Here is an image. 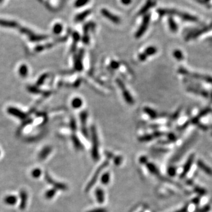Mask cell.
I'll list each match as a JSON object with an SVG mask.
<instances>
[{
  "label": "cell",
  "mask_w": 212,
  "mask_h": 212,
  "mask_svg": "<svg viewBox=\"0 0 212 212\" xmlns=\"http://www.w3.org/2000/svg\"><path fill=\"white\" fill-rule=\"evenodd\" d=\"M158 12L160 15L161 16H163V15H167V14H172V15H176L177 16L180 17L183 19L187 20V21H196L197 19L192 16L187 14H184V13H182L178 11H176L175 10H170V9H158Z\"/></svg>",
  "instance_id": "cell-1"
},
{
  "label": "cell",
  "mask_w": 212,
  "mask_h": 212,
  "mask_svg": "<svg viewBox=\"0 0 212 212\" xmlns=\"http://www.w3.org/2000/svg\"><path fill=\"white\" fill-rule=\"evenodd\" d=\"M92 136V156L94 159L97 160L99 158V140L96 129L95 127L92 126L91 129Z\"/></svg>",
  "instance_id": "cell-2"
},
{
  "label": "cell",
  "mask_w": 212,
  "mask_h": 212,
  "mask_svg": "<svg viewBox=\"0 0 212 212\" xmlns=\"http://www.w3.org/2000/svg\"><path fill=\"white\" fill-rule=\"evenodd\" d=\"M116 82L119 85L120 89L122 91L123 97H124V100H126V102L128 103L130 105L133 104L134 102V99H133V97L131 96V94H130L129 92L128 91V90L126 89L125 84L121 81V80H120V78H117L116 80Z\"/></svg>",
  "instance_id": "cell-3"
},
{
  "label": "cell",
  "mask_w": 212,
  "mask_h": 212,
  "mask_svg": "<svg viewBox=\"0 0 212 212\" xmlns=\"http://www.w3.org/2000/svg\"><path fill=\"white\" fill-rule=\"evenodd\" d=\"M150 14H147L144 17L142 23L138 28V31L136 32L135 34V37L136 38H139L144 34V33L148 29V26L150 23Z\"/></svg>",
  "instance_id": "cell-4"
},
{
  "label": "cell",
  "mask_w": 212,
  "mask_h": 212,
  "mask_svg": "<svg viewBox=\"0 0 212 212\" xmlns=\"http://www.w3.org/2000/svg\"><path fill=\"white\" fill-rule=\"evenodd\" d=\"M7 112L9 114H11L13 116H15L21 120H24L27 117V115L26 113L19 110L17 108L14 107H9L7 109Z\"/></svg>",
  "instance_id": "cell-5"
},
{
  "label": "cell",
  "mask_w": 212,
  "mask_h": 212,
  "mask_svg": "<svg viewBox=\"0 0 212 212\" xmlns=\"http://www.w3.org/2000/svg\"><path fill=\"white\" fill-rule=\"evenodd\" d=\"M101 13L102 15L106 18L109 19L111 22L115 24H119L120 23V19L117 16L111 13L110 11L106 9H103L101 10Z\"/></svg>",
  "instance_id": "cell-6"
},
{
  "label": "cell",
  "mask_w": 212,
  "mask_h": 212,
  "mask_svg": "<svg viewBox=\"0 0 212 212\" xmlns=\"http://www.w3.org/2000/svg\"><path fill=\"white\" fill-rule=\"evenodd\" d=\"M87 116H88V114L86 111H83L80 114V121L82 123V131L83 135L85 137H89L88 131L86 129V122L87 120Z\"/></svg>",
  "instance_id": "cell-7"
},
{
  "label": "cell",
  "mask_w": 212,
  "mask_h": 212,
  "mask_svg": "<svg viewBox=\"0 0 212 212\" xmlns=\"http://www.w3.org/2000/svg\"><path fill=\"white\" fill-rule=\"evenodd\" d=\"M107 165H108V162H106L103 163L102 165L99 167V168L97 169V170L96 172L94 175L92 177V180L90 181V182L89 183V184L87 186V187H86V191H87V190H89V189H90V188L92 187V186L94 185V184L96 183V182L97 181V178H98V176L99 175V174L100 173V172H102V169H103L104 167H106Z\"/></svg>",
  "instance_id": "cell-8"
},
{
  "label": "cell",
  "mask_w": 212,
  "mask_h": 212,
  "mask_svg": "<svg viewBox=\"0 0 212 212\" xmlns=\"http://www.w3.org/2000/svg\"><path fill=\"white\" fill-rule=\"evenodd\" d=\"M83 50H81L78 55H76L74 58V67L75 69L78 71H81L83 70Z\"/></svg>",
  "instance_id": "cell-9"
},
{
  "label": "cell",
  "mask_w": 212,
  "mask_h": 212,
  "mask_svg": "<svg viewBox=\"0 0 212 212\" xmlns=\"http://www.w3.org/2000/svg\"><path fill=\"white\" fill-rule=\"evenodd\" d=\"M95 25L94 23H87L84 26V36L83 37V43L85 44H88L89 41H90V38L89 36V30L93 28L94 27Z\"/></svg>",
  "instance_id": "cell-10"
},
{
  "label": "cell",
  "mask_w": 212,
  "mask_h": 212,
  "mask_svg": "<svg viewBox=\"0 0 212 212\" xmlns=\"http://www.w3.org/2000/svg\"><path fill=\"white\" fill-rule=\"evenodd\" d=\"M45 179H46L47 182L49 184L53 185L54 186L55 189H59V190H64L67 188V187L64 185H63V184H61V183H57V182L56 183L55 182H54L51 179V177L50 176V175L48 173H46V176H45Z\"/></svg>",
  "instance_id": "cell-11"
},
{
  "label": "cell",
  "mask_w": 212,
  "mask_h": 212,
  "mask_svg": "<svg viewBox=\"0 0 212 212\" xmlns=\"http://www.w3.org/2000/svg\"><path fill=\"white\" fill-rule=\"evenodd\" d=\"M0 26L7 28H19V23L15 21L0 19Z\"/></svg>",
  "instance_id": "cell-12"
},
{
  "label": "cell",
  "mask_w": 212,
  "mask_h": 212,
  "mask_svg": "<svg viewBox=\"0 0 212 212\" xmlns=\"http://www.w3.org/2000/svg\"><path fill=\"white\" fill-rule=\"evenodd\" d=\"M19 196L21 199V203L19 204V209L23 210L26 209L27 206L28 199L27 193L25 190H23L20 192Z\"/></svg>",
  "instance_id": "cell-13"
},
{
  "label": "cell",
  "mask_w": 212,
  "mask_h": 212,
  "mask_svg": "<svg viewBox=\"0 0 212 212\" xmlns=\"http://www.w3.org/2000/svg\"><path fill=\"white\" fill-rule=\"evenodd\" d=\"M92 12L91 9H87L84 11H83L81 13L78 14L75 17V21L76 22H81L83 21L84 19H85L88 16H89Z\"/></svg>",
  "instance_id": "cell-14"
},
{
  "label": "cell",
  "mask_w": 212,
  "mask_h": 212,
  "mask_svg": "<svg viewBox=\"0 0 212 212\" xmlns=\"http://www.w3.org/2000/svg\"><path fill=\"white\" fill-rule=\"evenodd\" d=\"M73 44L71 46V52L73 53L76 49V47H77V44L78 42L80 40V36L77 32H74L73 33Z\"/></svg>",
  "instance_id": "cell-15"
},
{
  "label": "cell",
  "mask_w": 212,
  "mask_h": 212,
  "mask_svg": "<svg viewBox=\"0 0 212 212\" xmlns=\"http://www.w3.org/2000/svg\"><path fill=\"white\" fill-rule=\"evenodd\" d=\"M4 202L9 205H14L17 202V197L14 195L7 196L4 199Z\"/></svg>",
  "instance_id": "cell-16"
},
{
  "label": "cell",
  "mask_w": 212,
  "mask_h": 212,
  "mask_svg": "<svg viewBox=\"0 0 212 212\" xmlns=\"http://www.w3.org/2000/svg\"><path fill=\"white\" fill-rule=\"evenodd\" d=\"M51 148L50 147H48V146L45 147L40 153L39 158L40 160L45 159L49 155V154L51 153Z\"/></svg>",
  "instance_id": "cell-17"
},
{
  "label": "cell",
  "mask_w": 212,
  "mask_h": 212,
  "mask_svg": "<svg viewBox=\"0 0 212 212\" xmlns=\"http://www.w3.org/2000/svg\"><path fill=\"white\" fill-rule=\"evenodd\" d=\"M154 4H155V3L153 2L152 0H148L146 4L142 7L141 9H140L139 14H143L146 13L150 8L152 7L154 5Z\"/></svg>",
  "instance_id": "cell-18"
},
{
  "label": "cell",
  "mask_w": 212,
  "mask_h": 212,
  "mask_svg": "<svg viewBox=\"0 0 212 212\" xmlns=\"http://www.w3.org/2000/svg\"><path fill=\"white\" fill-rule=\"evenodd\" d=\"M96 196L99 203H102L104 201V193L100 188H98L96 190Z\"/></svg>",
  "instance_id": "cell-19"
},
{
  "label": "cell",
  "mask_w": 212,
  "mask_h": 212,
  "mask_svg": "<svg viewBox=\"0 0 212 212\" xmlns=\"http://www.w3.org/2000/svg\"><path fill=\"white\" fill-rule=\"evenodd\" d=\"M47 38H48V36H45V35H37V34H34L32 36H31L29 38V40L33 42H38V41L46 40Z\"/></svg>",
  "instance_id": "cell-20"
},
{
  "label": "cell",
  "mask_w": 212,
  "mask_h": 212,
  "mask_svg": "<svg viewBox=\"0 0 212 212\" xmlns=\"http://www.w3.org/2000/svg\"><path fill=\"white\" fill-rule=\"evenodd\" d=\"M144 111L146 113L148 114L151 119H155L157 118V114L156 111H155L154 110L149 108V107H144Z\"/></svg>",
  "instance_id": "cell-21"
},
{
  "label": "cell",
  "mask_w": 212,
  "mask_h": 212,
  "mask_svg": "<svg viewBox=\"0 0 212 212\" xmlns=\"http://www.w3.org/2000/svg\"><path fill=\"white\" fill-rule=\"evenodd\" d=\"M82 104H83L82 100L80 98H78V97L74 98V99L73 100L72 102H71L72 107L74 109H79L80 107H81L82 106Z\"/></svg>",
  "instance_id": "cell-22"
},
{
  "label": "cell",
  "mask_w": 212,
  "mask_h": 212,
  "mask_svg": "<svg viewBox=\"0 0 212 212\" xmlns=\"http://www.w3.org/2000/svg\"><path fill=\"white\" fill-rule=\"evenodd\" d=\"M18 28H19V31H20L21 33L27 36L28 38L32 36L34 34L31 30L28 29L27 28L19 26Z\"/></svg>",
  "instance_id": "cell-23"
},
{
  "label": "cell",
  "mask_w": 212,
  "mask_h": 212,
  "mask_svg": "<svg viewBox=\"0 0 212 212\" xmlns=\"http://www.w3.org/2000/svg\"><path fill=\"white\" fill-rule=\"evenodd\" d=\"M19 73L22 77H26L27 76L28 70L26 65L23 64L21 65L19 68Z\"/></svg>",
  "instance_id": "cell-24"
},
{
  "label": "cell",
  "mask_w": 212,
  "mask_h": 212,
  "mask_svg": "<svg viewBox=\"0 0 212 212\" xmlns=\"http://www.w3.org/2000/svg\"><path fill=\"white\" fill-rule=\"evenodd\" d=\"M157 48L153 46L148 47L144 51V54L147 57L150 55H154L157 53Z\"/></svg>",
  "instance_id": "cell-25"
},
{
  "label": "cell",
  "mask_w": 212,
  "mask_h": 212,
  "mask_svg": "<svg viewBox=\"0 0 212 212\" xmlns=\"http://www.w3.org/2000/svg\"><path fill=\"white\" fill-rule=\"evenodd\" d=\"M193 156H191V157L189 158V159L188 160L187 162L186 163V165L185 166V168H184V170H183V172L182 173V176H184L186 175V174L187 173V172L189 170L190 167H191V165L192 163V162H193Z\"/></svg>",
  "instance_id": "cell-26"
},
{
  "label": "cell",
  "mask_w": 212,
  "mask_h": 212,
  "mask_svg": "<svg viewBox=\"0 0 212 212\" xmlns=\"http://www.w3.org/2000/svg\"><path fill=\"white\" fill-rule=\"evenodd\" d=\"M71 138H72V140H73L75 148H77V149L82 148L83 146H82L81 142L79 141L78 138H77V137L75 135H73Z\"/></svg>",
  "instance_id": "cell-27"
},
{
  "label": "cell",
  "mask_w": 212,
  "mask_h": 212,
  "mask_svg": "<svg viewBox=\"0 0 212 212\" xmlns=\"http://www.w3.org/2000/svg\"><path fill=\"white\" fill-rule=\"evenodd\" d=\"M63 28V26L61 24L57 23V24H55V25L54 26V27H53V33L56 35L59 34H60L62 32Z\"/></svg>",
  "instance_id": "cell-28"
},
{
  "label": "cell",
  "mask_w": 212,
  "mask_h": 212,
  "mask_svg": "<svg viewBox=\"0 0 212 212\" xmlns=\"http://www.w3.org/2000/svg\"><path fill=\"white\" fill-rule=\"evenodd\" d=\"M90 0H76L74 2V6L77 8L82 7L85 5Z\"/></svg>",
  "instance_id": "cell-29"
},
{
  "label": "cell",
  "mask_w": 212,
  "mask_h": 212,
  "mask_svg": "<svg viewBox=\"0 0 212 212\" xmlns=\"http://www.w3.org/2000/svg\"><path fill=\"white\" fill-rule=\"evenodd\" d=\"M198 165L201 169H202L206 173H207V174H209L210 175H212V171L211 170V169H209L208 167L206 166L202 162L199 161L198 162Z\"/></svg>",
  "instance_id": "cell-30"
},
{
  "label": "cell",
  "mask_w": 212,
  "mask_h": 212,
  "mask_svg": "<svg viewBox=\"0 0 212 212\" xmlns=\"http://www.w3.org/2000/svg\"><path fill=\"white\" fill-rule=\"evenodd\" d=\"M101 181L103 185H107L110 181V174L109 173H104L102 176Z\"/></svg>",
  "instance_id": "cell-31"
},
{
  "label": "cell",
  "mask_w": 212,
  "mask_h": 212,
  "mask_svg": "<svg viewBox=\"0 0 212 212\" xmlns=\"http://www.w3.org/2000/svg\"><path fill=\"white\" fill-rule=\"evenodd\" d=\"M169 27L170 30L176 32L177 30V26L175 22L173 21V19H169Z\"/></svg>",
  "instance_id": "cell-32"
},
{
  "label": "cell",
  "mask_w": 212,
  "mask_h": 212,
  "mask_svg": "<svg viewBox=\"0 0 212 212\" xmlns=\"http://www.w3.org/2000/svg\"><path fill=\"white\" fill-rule=\"evenodd\" d=\"M55 192H56V189H53L48 190L45 194L46 197L47 199H50L53 198L54 197V196L55 195Z\"/></svg>",
  "instance_id": "cell-33"
},
{
  "label": "cell",
  "mask_w": 212,
  "mask_h": 212,
  "mask_svg": "<svg viewBox=\"0 0 212 212\" xmlns=\"http://www.w3.org/2000/svg\"><path fill=\"white\" fill-rule=\"evenodd\" d=\"M173 55L178 60H182L183 59V55L182 53L180 50H175L173 52Z\"/></svg>",
  "instance_id": "cell-34"
},
{
  "label": "cell",
  "mask_w": 212,
  "mask_h": 212,
  "mask_svg": "<svg viewBox=\"0 0 212 212\" xmlns=\"http://www.w3.org/2000/svg\"><path fill=\"white\" fill-rule=\"evenodd\" d=\"M41 175V170L40 169H35L31 172V176L34 178H38Z\"/></svg>",
  "instance_id": "cell-35"
},
{
  "label": "cell",
  "mask_w": 212,
  "mask_h": 212,
  "mask_svg": "<svg viewBox=\"0 0 212 212\" xmlns=\"http://www.w3.org/2000/svg\"><path fill=\"white\" fill-rule=\"evenodd\" d=\"M47 77H48V75H47V74H46L42 75L39 78V79H38V81H37V85H41L42 84H43V83H44V82H45V80H46V79Z\"/></svg>",
  "instance_id": "cell-36"
},
{
  "label": "cell",
  "mask_w": 212,
  "mask_h": 212,
  "mask_svg": "<svg viewBox=\"0 0 212 212\" xmlns=\"http://www.w3.org/2000/svg\"><path fill=\"white\" fill-rule=\"evenodd\" d=\"M210 28H211V27L205 28H203V30H200V31H197V33H196L194 35H193V36H192V38H193V37L194 38H196V37H197V36H199L200 35H201L202 34H203V33H204V32L208 31L209 29H210Z\"/></svg>",
  "instance_id": "cell-37"
},
{
  "label": "cell",
  "mask_w": 212,
  "mask_h": 212,
  "mask_svg": "<svg viewBox=\"0 0 212 212\" xmlns=\"http://www.w3.org/2000/svg\"><path fill=\"white\" fill-rule=\"evenodd\" d=\"M153 137H154V136H152V135H146V136L141 137L140 138V140L141 141H148L151 140Z\"/></svg>",
  "instance_id": "cell-38"
},
{
  "label": "cell",
  "mask_w": 212,
  "mask_h": 212,
  "mask_svg": "<svg viewBox=\"0 0 212 212\" xmlns=\"http://www.w3.org/2000/svg\"><path fill=\"white\" fill-rule=\"evenodd\" d=\"M28 91L32 93H35V94H37V93H39L40 92V90L37 89V87H33V86H30L28 87Z\"/></svg>",
  "instance_id": "cell-39"
},
{
  "label": "cell",
  "mask_w": 212,
  "mask_h": 212,
  "mask_svg": "<svg viewBox=\"0 0 212 212\" xmlns=\"http://www.w3.org/2000/svg\"><path fill=\"white\" fill-rule=\"evenodd\" d=\"M119 65H120V64H119L118 62L116 61H112L111 62V67L112 68H113V69H117V68H118L119 67Z\"/></svg>",
  "instance_id": "cell-40"
},
{
  "label": "cell",
  "mask_w": 212,
  "mask_h": 212,
  "mask_svg": "<svg viewBox=\"0 0 212 212\" xmlns=\"http://www.w3.org/2000/svg\"><path fill=\"white\" fill-rule=\"evenodd\" d=\"M70 127L73 131H75L77 129V126H76V122L74 119H72L70 121Z\"/></svg>",
  "instance_id": "cell-41"
},
{
  "label": "cell",
  "mask_w": 212,
  "mask_h": 212,
  "mask_svg": "<svg viewBox=\"0 0 212 212\" xmlns=\"http://www.w3.org/2000/svg\"><path fill=\"white\" fill-rule=\"evenodd\" d=\"M148 169L150 170V171L153 173H155L157 172V169L156 168V167L155 166H153V165H151V164H149L148 165Z\"/></svg>",
  "instance_id": "cell-42"
},
{
  "label": "cell",
  "mask_w": 212,
  "mask_h": 212,
  "mask_svg": "<svg viewBox=\"0 0 212 212\" xmlns=\"http://www.w3.org/2000/svg\"><path fill=\"white\" fill-rule=\"evenodd\" d=\"M88 212H107L105 209H93L91 211Z\"/></svg>",
  "instance_id": "cell-43"
},
{
  "label": "cell",
  "mask_w": 212,
  "mask_h": 212,
  "mask_svg": "<svg viewBox=\"0 0 212 212\" xmlns=\"http://www.w3.org/2000/svg\"><path fill=\"white\" fill-rule=\"evenodd\" d=\"M114 162H115V164L116 165H120V163L121 162V157H117L115 160H114Z\"/></svg>",
  "instance_id": "cell-44"
},
{
  "label": "cell",
  "mask_w": 212,
  "mask_h": 212,
  "mask_svg": "<svg viewBox=\"0 0 212 212\" xmlns=\"http://www.w3.org/2000/svg\"><path fill=\"white\" fill-rule=\"evenodd\" d=\"M120 1H121V2L125 5H127L131 2V0H120Z\"/></svg>",
  "instance_id": "cell-45"
},
{
  "label": "cell",
  "mask_w": 212,
  "mask_h": 212,
  "mask_svg": "<svg viewBox=\"0 0 212 212\" xmlns=\"http://www.w3.org/2000/svg\"><path fill=\"white\" fill-rule=\"evenodd\" d=\"M80 81L78 80L76 83H75V85H74V86L75 87H77L79 84H80Z\"/></svg>",
  "instance_id": "cell-46"
},
{
  "label": "cell",
  "mask_w": 212,
  "mask_h": 212,
  "mask_svg": "<svg viewBox=\"0 0 212 212\" xmlns=\"http://www.w3.org/2000/svg\"><path fill=\"white\" fill-rule=\"evenodd\" d=\"M2 1H3V0H0V3H1V2H2Z\"/></svg>",
  "instance_id": "cell-47"
},
{
  "label": "cell",
  "mask_w": 212,
  "mask_h": 212,
  "mask_svg": "<svg viewBox=\"0 0 212 212\" xmlns=\"http://www.w3.org/2000/svg\"><path fill=\"white\" fill-rule=\"evenodd\" d=\"M211 96H212V94H211Z\"/></svg>",
  "instance_id": "cell-48"
},
{
  "label": "cell",
  "mask_w": 212,
  "mask_h": 212,
  "mask_svg": "<svg viewBox=\"0 0 212 212\" xmlns=\"http://www.w3.org/2000/svg\"><path fill=\"white\" fill-rule=\"evenodd\" d=\"M0 154H1V152H0Z\"/></svg>",
  "instance_id": "cell-49"
}]
</instances>
